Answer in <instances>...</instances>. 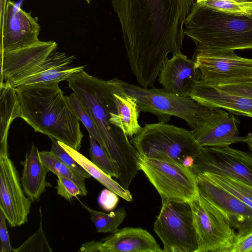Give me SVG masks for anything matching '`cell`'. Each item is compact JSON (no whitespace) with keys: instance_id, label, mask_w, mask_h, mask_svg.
<instances>
[{"instance_id":"obj_25","label":"cell","mask_w":252,"mask_h":252,"mask_svg":"<svg viewBox=\"0 0 252 252\" xmlns=\"http://www.w3.org/2000/svg\"><path fill=\"white\" fill-rule=\"evenodd\" d=\"M89 212L91 220L93 223L97 232L114 233L119 229L124 221L127 213L124 207L118 208L115 211L106 214L101 211L94 210L82 203Z\"/></svg>"},{"instance_id":"obj_9","label":"cell","mask_w":252,"mask_h":252,"mask_svg":"<svg viewBox=\"0 0 252 252\" xmlns=\"http://www.w3.org/2000/svg\"><path fill=\"white\" fill-rule=\"evenodd\" d=\"M163 252H196L198 248L189 202L164 201L154 223Z\"/></svg>"},{"instance_id":"obj_7","label":"cell","mask_w":252,"mask_h":252,"mask_svg":"<svg viewBox=\"0 0 252 252\" xmlns=\"http://www.w3.org/2000/svg\"><path fill=\"white\" fill-rule=\"evenodd\" d=\"M107 82L115 89L134 97L139 112L151 113L159 122L166 123L171 116H175L184 120L193 128L197 116L208 109L190 97L178 96L163 89L145 88L117 78Z\"/></svg>"},{"instance_id":"obj_12","label":"cell","mask_w":252,"mask_h":252,"mask_svg":"<svg viewBox=\"0 0 252 252\" xmlns=\"http://www.w3.org/2000/svg\"><path fill=\"white\" fill-rule=\"evenodd\" d=\"M190 169L196 176L207 172L230 176L252 185V153L229 146L204 147Z\"/></svg>"},{"instance_id":"obj_41","label":"cell","mask_w":252,"mask_h":252,"mask_svg":"<svg viewBox=\"0 0 252 252\" xmlns=\"http://www.w3.org/2000/svg\"><path fill=\"white\" fill-rule=\"evenodd\" d=\"M88 4H90L91 0H85Z\"/></svg>"},{"instance_id":"obj_16","label":"cell","mask_w":252,"mask_h":252,"mask_svg":"<svg viewBox=\"0 0 252 252\" xmlns=\"http://www.w3.org/2000/svg\"><path fill=\"white\" fill-rule=\"evenodd\" d=\"M81 252H163L155 238L141 228L127 227L99 241L82 245Z\"/></svg>"},{"instance_id":"obj_3","label":"cell","mask_w":252,"mask_h":252,"mask_svg":"<svg viewBox=\"0 0 252 252\" xmlns=\"http://www.w3.org/2000/svg\"><path fill=\"white\" fill-rule=\"evenodd\" d=\"M59 83H38L15 88L20 118L35 132L79 151L83 137L79 120Z\"/></svg>"},{"instance_id":"obj_13","label":"cell","mask_w":252,"mask_h":252,"mask_svg":"<svg viewBox=\"0 0 252 252\" xmlns=\"http://www.w3.org/2000/svg\"><path fill=\"white\" fill-rule=\"evenodd\" d=\"M238 117L220 108H208L197 117L192 133L203 147H223L245 142L239 135Z\"/></svg>"},{"instance_id":"obj_19","label":"cell","mask_w":252,"mask_h":252,"mask_svg":"<svg viewBox=\"0 0 252 252\" xmlns=\"http://www.w3.org/2000/svg\"><path fill=\"white\" fill-rule=\"evenodd\" d=\"M190 97L208 109L220 108L237 116L252 118V99L232 94L199 80Z\"/></svg>"},{"instance_id":"obj_14","label":"cell","mask_w":252,"mask_h":252,"mask_svg":"<svg viewBox=\"0 0 252 252\" xmlns=\"http://www.w3.org/2000/svg\"><path fill=\"white\" fill-rule=\"evenodd\" d=\"M18 172L8 155H0V210L11 227L28 222L32 201L25 195Z\"/></svg>"},{"instance_id":"obj_39","label":"cell","mask_w":252,"mask_h":252,"mask_svg":"<svg viewBox=\"0 0 252 252\" xmlns=\"http://www.w3.org/2000/svg\"><path fill=\"white\" fill-rule=\"evenodd\" d=\"M245 143H246L251 152L252 153V133H250L246 136V141Z\"/></svg>"},{"instance_id":"obj_18","label":"cell","mask_w":252,"mask_h":252,"mask_svg":"<svg viewBox=\"0 0 252 252\" xmlns=\"http://www.w3.org/2000/svg\"><path fill=\"white\" fill-rule=\"evenodd\" d=\"M199 79L194 60L181 51L168 59L158 77L159 83L165 91L183 97H190Z\"/></svg>"},{"instance_id":"obj_4","label":"cell","mask_w":252,"mask_h":252,"mask_svg":"<svg viewBox=\"0 0 252 252\" xmlns=\"http://www.w3.org/2000/svg\"><path fill=\"white\" fill-rule=\"evenodd\" d=\"M184 33L195 43L194 54L252 50V15L223 13L195 1Z\"/></svg>"},{"instance_id":"obj_26","label":"cell","mask_w":252,"mask_h":252,"mask_svg":"<svg viewBox=\"0 0 252 252\" xmlns=\"http://www.w3.org/2000/svg\"><path fill=\"white\" fill-rule=\"evenodd\" d=\"M85 67V65L76 67L65 65L50 68L21 81L14 88L20 85L66 81L70 76L83 70Z\"/></svg>"},{"instance_id":"obj_40","label":"cell","mask_w":252,"mask_h":252,"mask_svg":"<svg viewBox=\"0 0 252 252\" xmlns=\"http://www.w3.org/2000/svg\"><path fill=\"white\" fill-rule=\"evenodd\" d=\"M203 0H196V1H198V2L203 1ZM233 0V1H235L237 2H246V1H252V0Z\"/></svg>"},{"instance_id":"obj_10","label":"cell","mask_w":252,"mask_h":252,"mask_svg":"<svg viewBox=\"0 0 252 252\" xmlns=\"http://www.w3.org/2000/svg\"><path fill=\"white\" fill-rule=\"evenodd\" d=\"M189 203L197 241L196 252H228L236 233L223 214L200 194Z\"/></svg>"},{"instance_id":"obj_30","label":"cell","mask_w":252,"mask_h":252,"mask_svg":"<svg viewBox=\"0 0 252 252\" xmlns=\"http://www.w3.org/2000/svg\"><path fill=\"white\" fill-rule=\"evenodd\" d=\"M195 1L223 13L252 15V1L237 2L228 0H205Z\"/></svg>"},{"instance_id":"obj_27","label":"cell","mask_w":252,"mask_h":252,"mask_svg":"<svg viewBox=\"0 0 252 252\" xmlns=\"http://www.w3.org/2000/svg\"><path fill=\"white\" fill-rule=\"evenodd\" d=\"M40 158L49 171L57 176H61L73 181L80 189L82 196H86L88 193L85 179L82 178L64 165L52 152H40Z\"/></svg>"},{"instance_id":"obj_23","label":"cell","mask_w":252,"mask_h":252,"mask_svg":"<svg viewBox=\"0 0 252 252\" xmlns=\"http://www.w3.org/2000/svg\"><path fill=\"white\" fill-rule=\"evenodd\" d=\"M63 149L79 164H80L97 181L116 193L119 197L128 202L133 200L131 194L128 189H125L112 177L97 166L91 160L77 151L64 143L58 141Z\"/></svg>"},{"instance_id":"obj_20","label":"cell","mask_w":252,"mask_h":252,"mask_svg":"<svg viewBox=\"0 0 252 252\" xmlns=\"http://www.w3.org/2000/svg\"><path fill=\"white\" fill-rule=\"evenodd\" d=\"M22 164L23 169L21 181L23 190L32 202L38 201L46 188L52 185L46 181L49 170L43 163L36 146L32 145L26 153Z\"/></svg>"},{"instance_id":"obj_22","label":"cell","mask_w":252,"mask_h":252,"mask_svg":"<svg viewBox=\"0 0 252 252\" xmlns=\"http://www.w3.org/2000/svg\"><path fill=\"white\" fill-rule=\"evenodd\" d=\"M0 155H8V130L13 120L20 118V106L16 89L9 84L0 83Z\"/></svg>"},{"instance_id":"obj_17","label":"cell","mask_w":252,"mask_h":252,"mask_svg":"<svg viewBox=\"0 0 252 252\" xmlns=\"http://www.w3.org/2000/svg\"><path fill=\"white\" fill-rule=\"evenodd\" d=\"M199 194L216 206L238 230L252 225V208L225 190L196 176Z\"/></svg>"},{"instance_id":"obj_36","label":"cell","mask_w":252,"mask_h":252,"mask_svg":"<svg viewBox=\"0 0 252 252\" xmlns=\"http://www.w3.org/2000/svg\"><path fill=\"white\" fill-rule=\"evenodd\" d=\"M216 87L232 94L252 99V81Z\"/></svg>"},{"instance_id":"obj_24","label":"cell","mask_w":252,"mask_h":252,"mask_svg":"<svg viewBox=\"0 0 252 252\" xmlns=\"http://www.w3.org/2000/svg\"><path fill=\"white\" fill-rule=\"evenodd\" d=\"M213 185L225 190L252 208V185L237 179L204 172L200 173Z\"/></svg>"},{"instance_id":"obj_2","label":"cell","mask_w":252,"mask_h":252,"mask_svg":"<svg viewBox=\"0 0 252 252\" xmlns=\"http://www.w3.org/2000/svg\"><path fill=\"white\" fill-rule=\"evenodd\" d=\"M69 88L81 98L92 116L107 152L118 172L119 183L128 189L139 170V154L122 130L110 122L116 109L114 88L84 70L66 80Z\"/></svg>"},{"instance_id":"obj_31","label":"cell","mask_w":252,"mask_h":252,"mask_svg":"<svg viewBox=\"0 0 252 252\" xmlns=\"http://www.w3.org/2000/svg\"><path fill=\"white\" fill-rule=\"evenodd\" d=\"M40 214V224L37 231L29 237L20 247L14 249V252H52L43 231L42 226V214L41 208L39 209Z\"/></svg>"},{"instance_id":"obj_8","label":"cell","mask_w":252,"mask_h":252,"mask_svg":"<svg viewBox=\"0 0 252 252\" xmlns=\"http://www.w3.org/2000/svg\"><path fill=\"white\" fill-rule=\"evenodd\" d=\"M138 164L162 202H190L199 194L196 176L190 168L176 162L139 155Z\"/></svg>"},{"instance_id":"obj_32","label":"cell","mask_w":252,"mask_h":252,"mask_svg":"<svg viewBox=\"0 0 252 252\" xmlns=\"http://www.w3.org/2000/svg\"><path fill=\"white\" fill-rule=\"evenodd\" d=\"M52 152L64 165L79 177L88 179L91 176L89 173L77 161H76L59 144L58 140L51 139Z\"/></svg>"},{"instance_id":"obj_38","label":"cell","mask_w":252,"mask_h":252,"mask_svg":"<svg viewBox=\"0 0 252 252\" xmlns=\"http://www.w3.org/2000/svg\"><path fill=\"white\" fill-rule=\"evenodd\" d=\"M194 158L191 156L186 157L183 161V165L186 167L191 168L194 163Z\"/></svg>"},{"instance_id":"obj_15","label":"cell","mask_w":252,"mask_h":252,"mask_svg":"<svg viewBox=\"0 0 252 252\" xmlns=\"http://www.w3.org/2000/svg\"><path fill=\"white\" fill-rule=\"evenodd\" d=\"M40 26L37 18L6 0L3 16L1 51H11L38 42Z\"/></svg>"},{"instance_id":"obj_28","label":"cell","mask_w":252,"mask_h":252,"mask_svg":"<svg viewBox=\"0 0 252 252\" xmlns=\"http://www.w3.org/2000/svg\"><path fill=\"white\" fill-rule=\"evenodd\" d=\"M68 101L74 112L92 136L103 148V143L95 124L81 98L75 93L67 96Z\"/></svg>"},{"instance_id":"obj_29","label":"cell","mask_w":252,"mask_h":252,"mask_svg":"<svg viewBox=\"0 0 252 252\" xmlns=\"http://www.w3.org/2000/svg\"><path fill=\"white\" fill-rule=\"evenodd\" d=\"M89 142L91 160L106 173L117 179L118 172L117 167L107 152L90 135Z\"/></svg>"},{"instance_id":"obj_37","label":"cell","mask_w":252,"mask_h":252,"mask_svg":"<svg viewBox=\"0 0 252 252\" xmlns=\"http://www.w3.org/2000/svg\"><path fill=\"white\" fill-rule=\"evenodd\" d=\"M5 217L0 210V252H14L11 246L8 232L5 223Z\"/></svg>"},{"instance_id":"obj_21","label":"cell","mask_w":252,"mask_h":252,"mask_svg":"<svg viewBox=\"0 0 252 252\" xmlns=\"http://www.w3.org/2000/svg\"><path fill=\"white\" fill-rule=\"evenodd\" d=\"M114 89L116 109L111 113L110 122L121 129L126 136L132 138L142 127L138 123L140 112L136 100L134 97Z\"/></svg>"},{"instance_id":"obj_33","label":"cell","mask_w":252,"mask_h":252,"mask_svg":"<svg viewBox=\"0 0 252 252\" xmlns=\"http://www.w3.org/2000/svg\"><path fill=\"white\" fill-rule=\"evenodd\" d=\"M252 252V225L238 230L234 242L228 252Z\"/></svg>"},{"instance_id":"obj_35","label":"cell","mask_w":252,"mask_h":252,"mask_svg":"<svg viewBox=\"0 0 252 252\" xmlns=\"http://www.w3.org/2000/svg\"><path fill=\"white\" fill-rule=\"evenodd\" d=\"M119 197L116 193L106 188L99 193L97 201L103 210L110 211L117 207L119 200Z\"/></svg>"},{"instance_id":"obj_6","label":"cell","mask_w":252,"mask_h":252,"mask_svg":"<svg viewBox=\"0 0 252 252\" xmlns=\"http://www.w3.org/2000/svg\"><path fill=\"white\" fill-rule=\"evenodd\" d=\"M54 41H42L11 51L0 52V83L13 87L21 81L46 70L69 65L75 59L56 51Z\"/></svg>"},{"instance_id":"obj_34","label":"cell","mask_w":252,"mask_h":252,"mask_svg":"<svg viewBox=\"0 0 252 252\" xmlns=\"http://www.w3.org/2000/svg\"><path fill=\"white\" fill-rule=\"evenodd\" d=\"M57 193L68 201H71L74 197L82 195L78 186L72 180L61 176H57Z\"/></svg>"},{"instance_id":"obj_11","label":"cell","mask_w":252,"mask_h":252,"mask_svg":"<svg viewBox=\"0 0 252 252\" xmlns=\"http://www.w3.org/2000/svg\"><path fill=\"white\" fill-rule=\"evenodd\" d=\"M201 82L213 86L252 81V59L233 50L193 55Z\"/></svg>"},{"instance_id":"obj_1","label":"cell","mask_w":252,"mask_h":252,"mask_svg":"<svg viewBox=\"0 0 252 252\" xmlns=\"http://www.w3.org/2000/svg\"><path fill=\"white\" fill-rule=\"evenodd\" d=\"M137 82L153 86L168 55L181 52L195 0H111Z\"/></svg>"},{"instance_id":"obj_5","label":"cell","mask_w":252,"mask_h":252,"mask_svg":"<svg viewBox=\"0 0 252 252\" xmlns=\"http://www.w3.org/2000/svg\"><path fill=\"white\" fill-rule=\"evenodd\" d=\"M130 142L140 156L182 165L186 157L195 158L204 148L195 140L191 130L162 122L145 124Z\"/></svg>"}]
</instances>
